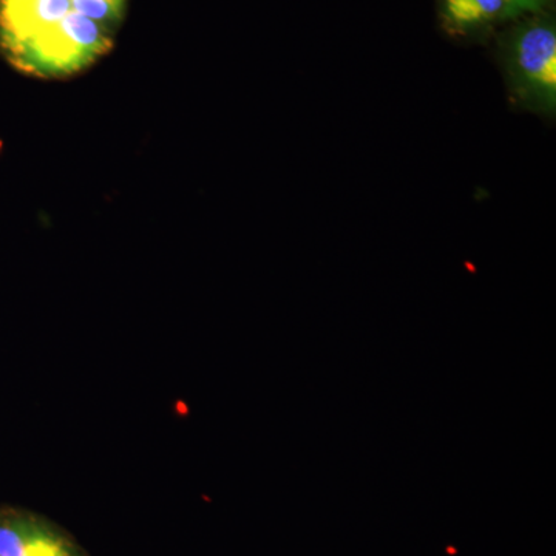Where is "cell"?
<instances>
[{
	"label": "cell",
	"mask_w": 556,
	"mask_h": 556,
	"mask_svg": "<svg viewBox=\"0 0 556 556\" xmlns=\"http://www.w3.org/2000/svg\"><path fill=\"white\" fill-rule=\"evenodd\" d=\"M511 87L519 100L554 110L556 101V35L533 25L518 36L511 56Z\"/></svg>",
	"instance_id": "6da1fadb"
},
{
	"label": "cell",
	"mask_w": 556,
	"mask_h": 556,
	"mask_svg": "<svg viewBox=\"0 0 556 556\" xmlns=\"http://www.w3.org/2000/svg\"><path fill=\"white\" fill-rule=\"evenodd\" d=\"M0 556H83L64 533L28 511L0 507Z\"/></svg>",
	"instance_id": "7a4b0ae2"
},
{
	"label": "cell",
	"mask_w": 556,
	"mask_h": 556,
	"mask_svg": "<svg viewBox=\"0 0 556 556\" xmlns=\"http://www.w3.org/2000/svg\"><path fill=\"white\" fill-rule=\"evenodd\" d=\"M447 20L457 27H471L518 11L511 0H442Z\"/></svg>",
	"instance_id": "3957f363"
},
{
	"label": "cell",
	"mask_w": 556,
	"mask_h": 556,
	"mask_svg": "<svg viewBox=\"0 0 556 556\" xmlns=\"http://www.w3.org/2000/svg\"><path fill=\"white\" fill-rule=\"evenodd\" d=\"M517 10L533 9L540 3V0H511Z\"/></svg>",
	"instance_id": "277c9868"
}]
</instances>
